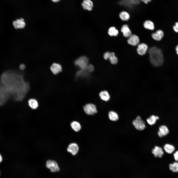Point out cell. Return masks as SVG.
I'll return each instance as SVG.
<instances>
[{
	"instance_id": "obj_1",
	"label": "cell",
	"mask_w": 178,
	"mask_h": 178,
	"mask_svg": "<svg viewBox=\"0 0 178 178\" xmlns=\"http://www.w3.org/2000/svg\"><path fill=\"white\" fill-rule=\"evenodd\" d=\"M149 60L151 63L155 67L162 65L164 62V58L161 50L155 46L149 50Z\"/></svg>"
},
{
	"instance_id": "obj_2",
	"label": "cell",
	"mask_w": 178,
	"mask_h": 178,
	"mask_svg": "<svg viewBox=\"0 0 178 178\" xmlns=\"http://www.w3.org/2000/svg\"><path fill=\"white\" fill-rule=\"evenodd\" d=\"M89 60L84 56H81L76 60L75 62V65L79 67L81 69L86 70L89 65Z\"/></svg>"
},
{
	"instance_id": "obj_3",
	"label": "cell",
	"mask_w": 178,
	"mask_h": 178,
	"mask_svg": "<svg viewBox=\"0 0 178 178\" xmlns=\"http://www.w3.org/2000/svg\"><path fill=\"white\" fill-rule=\"evenodd\" d=\"M46 166L47 168L49 169L51 172H57L60 170V168L57 162L55 160H48L46 162Z\"/></svg>"
},
{
	"instance_id": "obj_4",
	"label": "cell",
	"mask_w": 178,
	"mask_h": 178,
	"mask_svg": "<svg viewBox=\"0 0 178 178\" xmlns=\"http://www.w3.org/2000/svg\"><path fill=\"white\" fill-rule=\"evenodd\" d=\"M133 124L136 129L140 131L144 130L146 127L144 122L139 116H137L135 119L133 121Z\"/></svg>"
},
{
	"instance_id": "obj_5",
	"label": "cell",
	"mask_w": 178,
	"mask_h": 178,
	"mask_svg": "<svg viewBox=\"0 0 178 178\" xmlns=\"http://www.w3.org/2000/svg\"><path fill=\"white\" fill-rule=\"evenodd\" d=\"M83 109L86 113L89 115H93L97 112L96 106L91 103L85 105L84 106Z\"/></svg>"
},
{
	"instance_id": "obj_6",
	"label": "cell",
	"mask_w": 178,
	"mask_h": 178,
	"mask_svg": "<svg viewBox=\"0 0 178 178\" xmlns=\"http://www.w3.org/2000/svg\"><path fill=\"white\" fill-rule=\"evenodd\" d=\"M13 24L16 29L23 28L26 25L24 20L22 18L18 19L14 21L13 22Z\"/></svg>"
},
{
	"instance_id": "obj_7",
	"label": "cell",
	"mask_w": 178,
	"mask_h": 178,
	"mask_svg": "<svg viewBox=\"0 0 178 178\" xmlns=\"http://www.w3.org/2000/svg\"><path fill=\"white\" fill-rule=\"evenodd\" d=\"M79 150L78 145L75 143H72L69 144L67 149V151L71 153L73 155H76Z\"/></svg>"
},
{
	"instance_id": "obj_8",
	"label": "cell",
	"mask_w": 178,
	"mask_h": 178,
	"mask_svg": "<svg viewBox=\"0 0 178 178\" xmlns=\"http://www.w3.org/2000/svg\"><path fill=\"white\" fill-rule=\"evenodd\" d=\"M81 5L84 10L91 11L93 8V4L91 0H83L81 3Z\"/></svg>"
},
{
	"instance_id": "obj_9",
	"label": "cell",
	"mask_w": 178,
	"mask_h": 178,
	"mask_svg": "<svg viewBox=\"0 0 178 178\" xmlns=\"http://www.w3.org/2000/svg\"><path fill=\"white\" fill-rule=\"evenodd\" d=\"M148 49V46L146 44L141 43L138 45L137 51L138 53L141 55H145Z\"/></svg>"
},
{
	"instance_id": "obj_10",
	"label": "cell",
	"mask_w": 178,
	"mask_h": 178,
	"mask_svg": "<svg viewBox=\"0 0 178 178\" xmlns=\"http://www.w3.org/2000/svg\"><path fill=\"white\" fill-rule=\"evenodd\" d=\"M128 38L127 42L129 44L134 46L138 44L139 39L137 36L134 34H132Z\"/></svg>"
},
{
	"instance_id": "obj_11",
	"label": "cell",
	"mask_w": 178,
	"mask_h": 178,
	"mask_svg": "<svg viewBox=\"0 0 178 178\" xmlns=\"http://www.w3.org/2000/svg\"><path fill=\"white\" fill-rule=\"evenodd\" d=\"M50 69L54 74L57 75L61 72L62 70V68L60 64L54 63L51 65Z\"/></svg>"
},
{
	"instance_id": "obj_12",
	"label": "cell",
	"mask_w": 178,
	"mask_h": 178,
	"mask_svg": "<svg viewBox=\"0 0 178 178\" xmlns=\"http://www.w3.org/2000/svg\"><path fill=\"white\" fill-rule=\"evenodd\" d=\"M152 153L155 157L161 158L164 154L162 149L158 146H156L152 150Z\"/></svg>"
},
{
	"instance_id": "obj_13",
	"label": "cell",
	"mask_w": 178,
	"mask_h": 178,
	"mask_svg": "<svg viewBox=\"0 0 178 178\" xmlns=\"http://www.w3.org/2000/svg\"><path fill=\"white\" fill-rule=\"evenodd\" d=\"M169 133V130L166 126L162 125L159 127V131L158 132V134L159 137H162L165 136Z\"/></svg>"
},
{
	"instance_id": "obj_14",
	"label": "cell",
	"mask_w": 178,
	"mask_h": 178,
	"mask_svg": "<svg viewBox=\"0 0 178 178\" xmlns=\"http://www.w3.org/2000/svg\"><path fill=\"white\" fill-rule=\"evenodd\" d=\"M121 31L124 36L126 38L129 37L132 34L131 31L128 25L126 24L123 25L121 29Z\"/></svg>"
},
{
	"instance_id": "obj_15",
	"label": "cell",
	"mask_w": 178,
	"mask_h": 178,
	"mask_svg": "<svg viewBox=\"0 0 178 178\" xmlns=\"http://www.w3.org/2000/svg\"><path fill=\"white\" fill-rule=\"evenodd\" d=\"M164 36L163 31L160 30L157 31L155 33H153L152 36L153 38L156 41H160L163 38Z\"/></svg>"
},
{
	"instance_id": "obj_16",
	"label": "cell",
	"mask_w": 178,
	"mask_h": 178,
	"mask_svg": "<svg viewBox=\"0 0 178 178\" xmlns=\"http://www.w3.org/2000/svg\"><path fill=\"white\" fill-rule=\"evenodd\" d=\"M119 17L120 19L123 21H128L130 18V15L129 13L125 11H121L119 14Z\"/></svg>"
},
{
	"instance_id": "obj_17",
	"label": "cell",
	"mask_w": 178,
	"mask_h": 178,
	"mask_svg": "<svg viewBox=\"0 0 178 178\" xmlns=\"http://www.w3.org/2000/svg\"><path fill=\"white\" fill-rule=\"evenodd\" d=\"M145 28L150 30H153L154 28V25L153 22L150 20L145 21L143 24Z\"/></svg>"
},
{
	"instance_id": "obj_18",
	"label": "cell",
	"mask_w": 178,
	"mask_h": 178,
	"mask_svg": "<svg viewBox=\"0 0 178 178\" xmlns=\"http://www.w3.org/2000/svg\"><path fill=\"white\" fill-rule=\"evenodd\" d=\"M99 95L101 99L105 101H108L110 98V96L109 93L106 90L101 91L99 93Z\"/></svg>"
},
{
	"instance_id": "obj_19",
	"label": "cell",
	"mask_w": 178,
	"mask_h": 178,
	"mask_svg": "<svg viewBox=\"0 0 178 178\" xmlns=\"http://www.w3.org/2000/svg\"><path fill=\"white\" fill-rule=\"evenodd\" d=\"M29 106L33 109H37L38 106L37 101L35 99L31 98L29 99L28 101Z\"/></svg>"
},
{
	"instance_id": "obj_20",
	"label": "cell",
	"mask_w": 178,
	"mask_h": 178,
	"mask_svg": "<svg viewBox=\"0 0 178 178\" xmlns=\"http://www.w3.org/2000/svg\"><path fill=\"white\" fill-rule=\"evenodd\" d=\"M70 126L72 129L76 132L79 131L81 129L80 124L76 121H73L70 124Z\"/></svg>"
},
{
	"instance_id": "obj_21",
	"label": "cell",
	"mask_w": 178,
	"mask_h": 178,
	"mask_svg": "<svg viewBox=\"0 0 178 178\" xmlns=\"http://www.w3.org/2000/svg\"><path fill=\"white\" fill-rule=\"evenodd\" d=\"M164 149L167 153L171 154L174 151L175 148L174 146L169 144H167L164 145Z\"/></svg>"
},
{
	"instance_id": "obj_22",
	"label": "cell",
	"mask_w": 178,
	"mask_h": 178,
	"mask_svg": "<svg viewBox=\"0 0 178 178\" xmlns=\"http://www.w3.org/2000/svg\"><path fill=\"white\" fill-rule=\"evenodd\" d=\"M108 116L109 119L113 121H117L119 119L118 114L116 112L113 111H110L109 112Z\"/></svg>"
},
{
	"instance_id": "obj_23",
	"label": "cell",
	"mask_w": 178,
	"mask_h": 178,
	"mask_svg": "<svg viewBox=\"0 0 178 178\" xmlns=\"http://www.w3.org/2000/svg\"><path fill=\"white\" fill-rule=\"evenodd\" d=\"M159 117L157 116L152 115L147 119V121L148 124L150 125L154 124L157 120L158 119Z\"/></svg>"
},
{
	"instance_id": "obj_24",
	"label": "cell",
	"mask_w": 178,
	"mask_h": 178,
	"mask_svg": "<svg viewBox=\"0 0 178 178\" xmlns=\"http://www.w3.org/2000/svg\"><path fill=\"white\" fill-rule=\"evenodd\" d=\"M108 33L111 36H116L118 34V31L114 27L112 26L109 29Z\"/></svg>"
},
{
	"instance_id": "obj_25",
	"label": "cell",
	"mask_w": 178,
	"mask_h": 178,
	"mask_svg": "<svg viewBox=\"0 0 178 178\" xmlns=\"http://www.w3.org/2000/svg\"><path fill=\"white\" fill-rule=\"evenodd\" d=\"M109 59L111 63L112 64H116L118 62L117 58L115 56L114 53L113 52H111Z\"/></svg>"
},
{
	"instance_id": "obj_26",
	"label": "cell",
	"mask_w": 178,
	"mask_h": 178,
	"mask_svg": "<svg viewBox=\"0 0 178 178\" xmlns=\"http://www.w3.org/2000/svg\"><path fill=\"white\" fill-rule=\"evenodd\" d=\"M169 168L170 170L173 172H178V163L175 162L173 163L170 164L169 165Z\"/></svg>"
},
{
	"instance_id": "obj_27",
	"label": "cell",
	"mask_w": 178,
	"mask_h": 178,
	"mask_svg": "<svg viewBox=\"0 0 178 178\" xmlns=\"http://www.w3.org/2000/svg\"><path fill=\"white\" fill-rule=\"evenodd\" d=\"M94 69V67L92 65L89 64L87 67L86 70L89 72H91L93 71Z\"/></svg>"
},
{
	"instance_id": "obj_28",
	"label": "cell",
	"mask_w": 178,
	"mask_h": 178,
	"mask_svg": "<svg viewBox=\"0 0 178 178\" xmlns=\"http://www.w3.org/2000/svg\"><path fill=\"white\" fill-rule=\"evenodd\" d=\"M111 54V52H105L104 55L103 57L104 59L106 60L109 59Z\"/></svg>"
},
{
	"instance_id": "obj_29",
	"label": "cell",
	"mask_w": 178,
	"mask_h": 178,
	"mask_svg": "<svg viewBox=\"0 0 178 178\" xmlns=\"http://www.w3.org/2000/svg\"><path fill=\"white\" fill-rule=\"evenodd\" d=\"M173 28L175 32L178 33V22L176 23L175 25L173 26Z\"/></svg>"
},
{
	"instance_id": "obj_30",
	"label": "cell",
	"mask_w": 178,
	"mask_h": 178,
	"mask_svg": "<svg viewBox=\"0 0 178 178\" xmlns=\"http://www.w3.org/2000/svg\"><path fill=\"white\" fill-rule=\"evenodd\" d=\"M174 156L175 160L178 161V151H176L174 154Z\"/></svg>"
},
{
	"instance_id": "obj_31",
	"label": "cell",
	"mask_w": 178,
	"mask_h": 178,
	"mask_svg": "<svg viewBox=\"0 0 178 178\" xmlns=\"http://www.w3.org/2000/svg\"><path fill=\"white\" fill-rule=\"evenodd\" d=\"M25 66L23 64H21L20 65L19 67L20 69L22 70L24 69L25 68Z\"/></svg>"
},
{
	"instance_id": "obj_32",
	"label": "cell",
	"mask_w": 178,
	"mask_h": 178,
	"mask_svg": "<svg viewBox=\"0 0 178 178\" xmlns=\"http://www.w3.org/2000/svg\"><path fill=\"white\" fill-rule=\"evenodd\" d=\"M141 1L146 4H147L151 2L152 0H140Z\"/></svg>"
},
{
	"instance_id": "obj_33",
	"label": "cell",
	"mask_w": 178,
	"mask_h": 178,
	"mask_svg": "<svg viewBox=\"0 0 178 178\" xmlns=\"http://www.w3.org/2000/svg\"><path fill=\"white\" fill-rule=\"evenodd\" d=\"M176 50L177 54L178 55V45H177L176 47Z\"/></svg>"
},
{
	"instance_id": "obj_34",
	"label": "cell",
	"mask_w": 178,
	"mask_h": 178,
	"mask_svg": "<svg viewBox=\"0 0 178 178\" xmlns=\"http://www.w3.org/2000/svg\"><path fill=\"white\" fill-rule=\"evenodd\" d=\"M60 0H51L53 2H57L59 1Z\"/></svg>"
},
{
	"instance_id": "obj_35",
	"label": "cell",
	"mask_w": 178,
	"mask_h": 178,
	"mask_svg": "<svg viewBox=\"0 0 178 178\" xmlns=\"http://www.w3.org/2000/svg\"><path fill=\"white\" fill-rule=\"evenodd\" d=\"M2 160V157L1 155L0 154V163H1Z\"/></svg>"
}]
</instances>
